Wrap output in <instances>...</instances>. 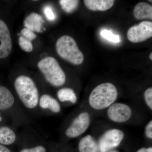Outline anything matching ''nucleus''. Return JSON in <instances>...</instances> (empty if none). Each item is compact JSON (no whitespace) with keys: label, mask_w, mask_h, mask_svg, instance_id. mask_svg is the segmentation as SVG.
<instances>
[{"label":"nucleus","mask_w":152,"mask_h":152,"mask_svg":"<svg viewBox=\"0 0 152 152\" xmlns=\"http://www.w3.org/2000/svg\"><path fill=\"white\" fill-rule=\"evenodd\" d=\"M118 96V91L113 84L103 83L98 85L92 91L89 97V104L94 110H103L114 104Z\"/></svg>","instance_id":"nucleus-1"},{"label":"nucleus","mask_w":152,"mask_h":152,"mask_svg":"<svg viewBox=\"0 0 152 152\" xmlns=\"http://www.w3.org/2000/svg\"><path fill=\"white\" fill-rule=\"evenodd\" d=\"M14 85L19 97L27 108L33 109L37 106L39 91L32 79L28 76H20L16 79Z\"/></svg>","instance_id":"nucleus-2"},{"label":"nucleus","mask_w":152,"mask_h":152,"mask_svg":"<svg viewBox=\"0 0 152 152\" xmlns=\"http://www.w3.org/2000/svg\"><path fill=\"white\" fill-rule=\"evenodd\" d=\"M56 48L60 56L69 62L78 65L83 62V54L79 50L76 41L70 36L60 37L56 43Z\"/></svg>","instance_id":"nucleus-3"},{"label":"nucleus","mask_w":152,"mask_h":152,"mask_svg":"<svg viewBox=\"0 0 152 152\" xmlns=\"http://www.w3.org/2000/svg\"><path fill=\"white\" fill-rule=\"evenodd\" d=\"M38 67L50 84L56 87L64 84L65 74L55 58L48 57L41 60L38 63Z\"/></svg>","instance_id":"nucleus-4"},{"label":"nucleus","mask_w":152,"mask_h":152,"mask_svg":"<svg viewBox=\"0 0 152 152\" xmlns=\"http://www.w3.org/2000/svg\"><path fill=\"white\" fill-rule=\"evenodd\" d=\"M124 137L121 130L113 129L106 131L98 142L99 152H109L120 145Z\"/></svg>","instance_id":"nucleus-5"},{"label":"nucleus","mask_w":152,"mask_h":152,"mask_svg":"<svg viewBox=\"0 0 152 152\" xmlns=\"http://www.w3.org/2000/svg\"><path fill=\"white\" fill-rule=\"evenodd\" d=\"M91 117L87 112L80 113L72 121L65 132L66 136L70 138H75L81 135L89 127Z\"/></svg>","instance_id":"nucleus-6"},{"label":"nucleus","mask_w":152,"mask_h":152,"mask_svg":"<svg viewBox=\"0 0 152 152\" xmlns=\"http://www.w3.org/2000/svg\"><path fill=\"white\" fill-rule=\"evenodd\" d=\"M152 37V22H142L139 25L132 27L128 31V39L135 43L143 42Z\"/></svg>","instance_id":"nucleus-7"},{"label":"nucleus","mask_w":152,"mask_h":152,"mask_svg":"<svg viewBox=\"0 0 152 152\" xmlns=\"http://www.w3.org/2000/svg\"><path fill=\"white\" fill-rule=\"evenodd\" d=\"M109 118L114 122H126L131 118L132 110L131 108L126 104L116 103L109 107L107 110Z\"/></svg>","instance_id":"nucleus-8"},{"label":"nucleus","mask_w":152,"mask_h":152,"mask_svg":"<svg viewBox=\"0 0 152 152\" xmlns=\"http://www.w3.org/2000/svg\"><path fill=\"white\" fill-rule=\"evenodd\" d=\"M0 41V58H4L11 53L12 44L8 28L5 23L1 19Z\"/></svg>","instance_id":"nucleus-9"},{"label":"nucleus","mask_w":152,"mask_h":152,"mask_svg":"<svg viewBox=\"0 0 152 152\" xmlns=\"http://www.w3.org/2000/svg\"><path fill=\"white\" fill-rule=\"evenodd\" d=\"M79 152H99L98 142L91 135L81 139L78 144Z\"/></svg>","instance_id":"nucleus-10"},{"label":"nucleus","mask_w":152,"mask_h":152,"mask_svg":"<svg viewBox=\"0 0 152 152\" xmlns=\"http://www.w3.org/2000/svg\"><path fill=\"white\" fill-rule=\"evenodd\" d=\"M44 20L40 15L36 13H31L25 19L24 25L26 28L33 32L41 31L42 23Z\"/></svg>","instance_id":"nucleus-11"},{"label":"nucleus","mask_w":152,"mask_h":152,"mask_svg":"<svg viewBox=\"0 0 152 152\" xmlns=\"http://www.w3.org/2000/svg\"><path fill=\"white\" fill-rule=\"evenodd\" d=\"M86 7L92 11H105L113 6L115 1L113 0H85Z\"/></svg>","instance_id":"nucleus-12"},{"label":"nucleus","mask_w":152,"mask_h":152,"mask_svg":"<svg viewBox=\"0 0 152 152\" xmlns=\"http://www.w3.org/2000/svg\"><path fill=\"white\" fill-rule=\"evenodd\" d=\"M15 103V98L10 91L6 87L0 86V110L12 107Z\"/></svg>","instance_id":"nucleus-13"},{"label":"nucleus","mask_w":152,"mask_h":152,"mask_svg":"<svg viewBox=\"0 0 152 152\" xmlns=\"http://www.w3.org/2000/svg\"><path fill=\"white\" fill-rule=\"evenodd\" d=\"M39 106L43 109H49L53 113H58L61 106L55 98L48 94L43 95L39 100Z\"/></svg>","instance_id":"nucleus-14"},{"label":"nucleus","mask_w":152,"mask_h":152,"mask_svg":"<svg viewBox=\"0 0 152 152\" xmlns=\"http://www.w3.org/2000/svg\"><path fill=\"white\" fill-rule=\"evenodd\" d=\"M134 16L137 20L152 19V6L145 2L139 3L134 9Z\"/></svg>","instance_id":"nucleus-15"},{"label":"nucleus","mask_w":152,"mask_h":152,"mask_svg":"<svg viewBox=\"0 0 152 152\" xmlns=\"http://www.w3.org/2000/svg\"><path fill=\"white\" fill-rule=\"evenodd\" d=\"M15 133L10 128L6 126L0 127V144L10 145L15 141Z\"/></svg>","instance_id":"nucleus-16"},{"label":"nucleus","mask_w":152,"mask_h":152,"mask_svg":"<svg viewBox=\"0 0 152 152\" xmlns=\"http://www.w3.org/2000/svg\"><path fill=\"white\" fill-rule=\"evenodd\" d=\"M57 96L61 102H70L73 104L77 102V97L73 90L69 88H64L59 90Z\"/></svg>","instance_id":"nucleus-17"},{"label":"nucleus","mask_w":152,"mask_h":152,"mask_svg":"<svg viewBox=\"0 0 152 152\" xmlns=\"http://www.w3.org/2000/svg\"><path fill=\"white\" fill-rule=\"evenodd\" d=\"M59 3L62 8L66 12L70 13L77 8L79 1L76 0H61Z\"/></svg>","instance_id":"nucleus-18"},{"label":"nucleus","mask_w":152,"mask_h":152,"mask_svg":"<svg viewBox=\"0 0 152 152\" xmlns=\"http://www.w3.org/2000/svg\"><path fill=\"white\" fill-rule=\"evenodd\" d=\"M100 35L102 37L114 43H118L121 42V37L118 35L113 34L110 31L103 29L101 31Z\"/></svg>","instance_id":"nucleus-19"},{"label":"nucleus","mask_w":152,"mask_h":152,"mask_svg":"<svg viewBox=\"0 0 152 152\" xmlns=\"http://www.w3.org/2000/svg\"><path fill=\"white\" fill-rule=\"evenodd\" d=\"M19 44L21 48L25 52L30 53L32 51L33 46L31 41L24 37L21 34L19 35Z\"/></svg>","instance_id":"nucleus-20"},{"label":"nucleus","mask_w":152,"mask_h":152,"mask_svg":"<svg viewBox=\"0 0 152 152\" xmlns=\"http://www.w3.org/2000/svg\"><path fill=\"white\" fill-rule=\"evenodd\" d=\"M21 34L24 37L31 41V42L35 39L37 37V35L34 33V32L26 28H25L22 30Z\"/></svg>","instance_id":"nucleus-21"},{"label":"nucleus","mask_w":152,"mask_h":152,"mask_svg":"<svg viewBox=\"0 0 152 152\" xmlns=\"http://www.w3.org/2000/svg\"><path fill=\"white\" fill-rule=\"evenodd\" d=\"M144 98L147 105L152 110V88L147 89L144 93Z\"/></svg>","instance_id":"nucleus-22"},{"label":"nucleus","mask_w":152,"mask_h":152,"mask_svg":"<svg viewBox=\"0 0 152 152\" xmlns=\"http://www.w3.org/2000/svg\"><path fill=\"white\" fill-rule=\"evenodd\" d=\"M44 13L47 19L49 21H52L54 20L56 18V15L50 6H45L44 9Z\"/></svg>","instance_id":"nucleus-23"},{"label":"nucleus","mask_w":152,"mask_h":152,"mask_svg":"<svg viewBox=\"0 0 152 152\" xmlns=\"http://www.w3.org/2000/svg\"><path fill=\"white\" fill-rule=\"evenodd\" d=\"M20 152H46V150L45 147L39 145L31 148L24 149Z\"/></svg>","instance_id":"nucleus-24"},{"label":"nucleus","mask_w":152,"mask_h":152,"mask_svg":"<svg viewBox=\"0 0 152 152\" xmlns=\"http://www.w3.org/2000/svg\"><path fill=\"white\" fill-rule=\"evenodd\" d=\"M145 134L148 138L152 139V121H150L147 125L145 129Z\"/></svg>","instance_id":"nucleus-25"},{"label":"nucleus","mask_w":152,"mask_h":152,"mask_svg":"<svg viewBox=\"0 0 152 152\" xmlns=\"http://www.w3.org/2000/svg\"><path fill=\"white\" fill-rule=\"evenodd\" d=\"M137 152H152V148L149 147L148 148H141L140 149L138 150Z\"/></svg>","instance_id":"nucleus-26"},{"label":"nucleus","mask_w":152,"mask_h":152,"mask_svg":"<svg viewBox=\"0 0 152 152\" xmlns=\"http://www.w3.org/2000/svg\"><path fill=\"white\" fill-rule=\"evenodd\" d=\"M0 152H12L10 150L4 145L0 144Z\"/></svg>","instance_id":"nucleus-27"},{"label":"nucleus","mask_w":152,"mask_h":152,"mask_svg":"<svg viewBox=\"0 0 152 152\" xmlns=\"http://www.w3.org/2000/svg\"><path fill=\"white\" fill-rule=\"evenodd\" d=\"M150 59L152 60V53H151L150 55Z\"/></svg>","instance_id":"nucleus-28"},{"label":"nucleus","mask_w":152,"mask_h":152,"mask_svg":"<svg viewBox=\"0 0 152 152\" xmlns=\"http://www.w3.org/2000/svg\"><path fill=\"white\" fill-rule=\"evenodd\" d=\"M109 152H118V151H110Z\"/></svg>","instance_id":"nucleus-29"},{"label":"nucleus","mask_w":152,"mask_h":152,"mask_svg":"<svg viewBox=\"0 0 152 152\" xmlns=\"http://www.w3.org/2000/svg\"><path fill=\"white\" fill-rule=\"evenodd\" d=\"M0 114H1V113H0ZM2 120V118L0 116V122Z\"/></svg>","instance_id":"nucleus-30"}]
</instances>
